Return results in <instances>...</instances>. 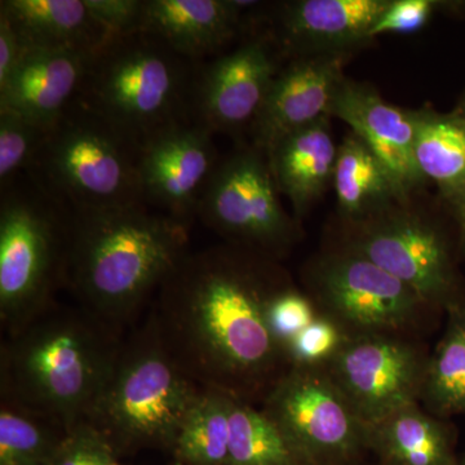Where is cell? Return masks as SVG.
I'll use <instances>...</instances> for the list:
<instances>
[{
  "mask_svg": "<svg viewBox=\"0 0 465 465\" xmlns=\"http://www.w3.org/2000/svg\"><path fill=\"white\" fill-rule=\"evenodd\" d=\"M290 283L275 260L225 243L188 253L150 314L193 381L256 405L291 367L268 320L271 300Z\"/></svg>",
  "mask_w": 465,
  "mask_h": 465,
  "instance_id": "obj_1",
  "label": "cell"
},
{
  "mask_svg": "<svg viewBox=\"0 0 465 465\" xmlns=\"http://www.w3.org/2000/svg\"><path fill=\"white\" fill-rule=\"evenodd\" d=\"M189 228L145 204L72 211L65 284L79 305L124 330L188 255Z\"/></svg>",
  "mask_w": 465,
  "mask_h": 465,
  "instance_id": "obj_2",
  "label": "cell"
},
{
  "mask_svg": "<svg viewBox=\"0 0 465 465\" xmlns=\"http://www.w3.org/2000/svg\"><path fill=\"white\" fill-rule=\"evenodd\" d=\"M122 330L56 302L2 347V399L72 430L90 418L124 347Z\"/></svg>",
  "mask_w": 465,
  "mask_h": 465,
  "instance_id": "obj_3",
  "label": "cell"
},
{
  "mask_svg": "<svg viewBox=\"0 0 465 465\" xmlns=\"http://www.w3.org/2000/svg\"><path fill=\"white\" fill-rule=\"evenodd\" d=\"M202 391L171 353L150 314L124 341L87 421L116 454L143 448L173 450Z\"/></svg>",
  "mask_w": 465,
  "mask_h": 465,
  "instance_id": "obj_4",
  "label": "cell"
},
{
  "mask_svg": "<svg viewBox=\"0 0 465 465\" xmlns=\"http://www.w3.org/2000/svg\"><path fill=\"white\" fill-rule=\"evenodd\" d=\"M198 65L152 34L121 36L92 56L78 101L142 146L168 125L191 121Z\"/></svg>",
  "mask_w": 465,
  "mask_h": 465,
  "instance_id": "obj_5",
  "label": "cell"
},
{
  "mask_svg": "<svg viewBox=\"0 0 465 465\" xmlns=\"http://www.w3.org/2000/svg\"><path fill=\"white\" fill-rule=\"evenodd\" d=\"M139 143L78 100L33 162V182L72 211L143 204Z\"/></svg>",
  "mask_w": 465,
  "mask_h": 465,
  "instance_id": "obj_6",
  "label": "cell"
},
{
  "mask_svg": "<svg viewBox=\"0 0 465 465\" xmlns=\"http://www.w3.org/2000/svg\"><path fill=\"white\" fill-rule=\"evenodd\" d=\"M34 183V182H33ZM70 213L41 186L2 191L0 321L7 336L54 304L65 284Z\"/></svg>",
  "mask_w": 465,
  "mask_h": 465,
  "instance_id": "obj_7",
  "label": "cell"
},
{
  "mask_svg": "<svg viewBox=\"0 0 465 465\" xmlns=\"http://www.w3.org/2000/svg\"><path fill=\"white\" fill-rule=\"evenodd\" d=\"M308 295L320 313L351 336L394 333L420 338L436 309L369 259L342 249L305 273Z\"/></svg>",
  "mask_w": 465,
  "mask_h": 465,
  "instance_id": "obj_8",
  "label": "cell"
},
{
  "mask_svg": "<svg viewBox=\"0 0 465 465\" xmlns=\"http://www.w3.org/2000/svg\"><path fill=\"white\" fill-rule=\"evenodd\" d=\"M278 193L266 153L244 146L219 162L202 195L197 217L226 243L277 262L300 235Z\"/></svg>",
  "mask_w": 465,
  "mask_h": 465,
  "instance_id": "obj_9",
  "label": "cell"
},
{
  "mask_svg": "<svg viewBox=\"0 0 465 465\" xmlns=\"http://www.w3.org/2000/svg\"><path fill=\"white\" fill-rule=\"evenodd\" d=\"M262 409L313 465H341L369 449V427L324 366H291Z\"/></svg>",
  "mask_w": 465,
  "mask_h": 465,
  "instance_id": "obj_10",
  "label": "cell"
},
{
  "mask_svg": "<svg viewBox=\"0 0 465 465\" xmlns=\"http://www.w3.org/2000/svg\"><path fill=\"white\" fill-rule=\"evenodd\" d=\"M351 226L344 249L393 275L436 311L463 307L448 242L436 226L394 206Z\"/></svg>",
  "mask_w": 465,
  "mask_h": 465,
  "instance_id": "obj_11",
  "label": "cell"
},
{
  "mask_svg": "<svg viewBox=\"0 0 465 465\" xmlns=\"http://www.w3.org/2000/svg\"><path fill=\"white\" fill-rule=\"evenodd\" d=\"M430 353L420 338L394 333L351 336L327 372L370 427L420 403Z\"/></svg>",
  "mask_w": 465,
  "mask_h": 465,
  "instance_id": "obj_12",
  "label": "cell"
},
{
  "mask_svg": "<svg viewBox=\"0 0 465 465\" xmlns=\"http://www.w3.org/2000/svg\"><path fill=\"white\" fill-rule=\"evenodd\" d=\"M280 52L268 36H253L231 54L198 65L191 121L210 133L234 134L251 128L280 73Z\"/></svg>",
  "mask_w": 465,
  "mask_h": 465,
  "instance_id": "obj_13",
  "label": "cell"
},
{
  "mask_svg": "<svg viewBox=\"0 0 465 465\" xmlns=\"http://www.w3.org/2000/svg\"><path fill=\"white\" fill-rule=\"evenodd\" d=\"M219 162L213 134L207 128L193 121L168 125L140 148L143 202L191 228Z\"/></svg>",
  "mask_w": 465,
  "mask_h": 465,
  "instance_id": "obj_14",
  "label": "cell"
},
{
  "mask_svg": "<svg viewBox=\"0 0 465 465\" xmlns=\"http://www.w3.org/2000/svg\"><path fill=\"white\" fill-rule=\"evenodd\" d=\"M345 56L296 57L281 69L253 124V146L268 154L289 134L329 119L336 92L345 78Z\"/></svg>",
  "mask_w": 465,
  "mask_h": 465,
  "instance_id": "obj_15",
  "label": "cell"
},
{
  "mask_svg": "<svg viewBox=\"0 0 465 465\" xmlns=\"http://www.w3.org/2000/svg\"><path fill=\"white\" fill-rule=\"evenodd\" d=\"M391 0H298L281 5L271 41L280 54H347L371 41Z\"/></svg>",
  "mask_w": 465,
  "mask_h": 465,
  "instance_id": "obj_16",
  "label": "cell"
},
{
  "mask_svg": "<svg viewBox=\"0 0 465 465\" xmlns=\"http://www.w3.org/2000/svg\"><path fill=\"white\" fill-rule=\"evenodd\" d=\"M331 116L345 122L381 159L403 202L425 182L415 161V110L391 105L370 85L344 78L333 99Z\"/></svg>",
  "mask_w": 465,
  "mask_h": 465,
  "instance_id": "obj_17",
  "label": "cell"
},
{
  "mask_svg": "<svg viewBox=\"0 0 465 465\" xmlns=\"http://www.w3.org/2000/svg\"><path fill=\"white\" fill-rule=\"evenodd\" d=\"M94 54L29 48L5 87L0 109L50 130L78 100Z\"/></svg>",
  "mask_w": 465,
  "mask_h": 465,
  "instance_id": "obj_18",
  "label": "cell"
},
{
  "mask_svg": "<svg viewBox=\"0 0 465 465\" xmlns=\"http://www.w3.org/2000/svg\"><path fill=\"white\" fill-rule=\"evenodd\" d=\"M246 0H143L140 32L152 34L194 64L229 45L243 29V16L259 7Z\"/></svg>",
  "mask_w": 465,
  "mask_h": 465,
  "instance_id": "obj_19",
  "label": "cell"
},
{
  "mask_svg": "<svg viewBox=\"0 0 465 465\" xmlns=\"http://www.w3.org/2000/svg\"><path fill=\"white\" fill-rule=\"evenodd\" d=\"M27 48H51L94 54L112 41L84 0H3Z\"/></svg>",
  "mask_w": 465,
  "mask_h": 465,
  "instance_id": "obj_20",
  "label": "cell"
},
{
  "mask_svg": "<svg viewBox=\"0 0 465 465\" xmlns=\"http://www.w3.org/2000/svg\"><path fill=\"white\" fill-rule=\"evenodd\" d=\"M339 146L329 119L302 128L281 140L268 153L278 191L302 216L332 183Z\"/></svg>",
  "mask_w": 465,
  "mask_h": 465,
  "instance_id": "obj_21",
  "label": "cell"
},
{
  "mask_svg": "<svg viewBox=\"0 0 465 465\" xmlns=\"http://www.w3.org/2000/svg\"><path fill=\"white\" fill-rule=\"evenodd\" d=\"M420 403L403 407L369 427V449L385 465H459L454 428Z\"/></svg>",
  "mask_w": 465,
  "mask_h": 465,
  "instance_id": "obj_22",
  "label": "cell"
},
{
  "mask_svg": "<svg viewBox=\"0 0 465 465\" xmlns=\"http://www.w3.org/2000/svg\"><path fill=\"white\" fill-rule=\"evenodd\" d=\"M332 185L341 215L351 224L403 202L390 171L353 133L339 145Z\"/></svg>",
  "mask_w": 465,
  "mask_h": 465,
  "instance_id": "obj_23",
  "label": "cell"
},
{
  "mask_svg": "<svg viewBox=\"0 0 465 465\" xmlns=\"http://www.w3.org/2000/svg\"><path fill=\"white\" fill-rule=\"evenodd\" d=\"M415 161L460 213L465 211V118L415 110Z\"/></svg>",
  "mask_w": 465,
  "mask_h": 465,
  "instance_id": "obj_24",
  "label": "cell"
},
{
  "mask_svg": "<svg viewBox=\"0 0 465 465\" xmlns=\"http://www.w3.org/2000/svg\"><path fill=\"white\" fill-rule=\"evenodd\" d=\"M231 394L203 388L171 451L177 465H228Z\"/></svg>",
  "mask_w": 465,
  "mask_h": 465,
  "instance_id": "obj_25",
  "label": "cell"
},
{
  "mask_svg": "<svg viewBox=\"0 0 465 465\" xmlns=\"http://www.w3.org/2000/svg\"><path fill=\"white\" fill-rule=\"evenodd\" d=\"M228 465H313L255 403L231 402Z\"/></svg>",
  "mask_w": 465,
  "mask_h": 465,
  "instance_id": "obj_26",
  "label": "cell"
},
{
  "mask_svg": "<svg viewBox=\"0 0 465 465\" xmlns=\"http://www.w3.org/2000/svg\"><path fill=\"white\" fill-rule=\"evenodd\" d=\"M428 363L420 405L442 419L465 415V323L459 312Z\"/></svg>",
  "mask_w": 465,
  "mask_h": 465,
  "instance_id": "obj_27",
  "label": "cell"
},
{
  "mask_svg": "<svg viewBox=\"0 0 465 465\" xmlns=\"http://www.w3.org/2000/svg\"><path fill=\"white\" fill-rule=\"evenodd\" d=\"M67 432L52 419L2 399L0 465H52Z\"/></svg>",
  "mask_w": 465,
  "mask_h": 465,
  "instance_id": "obj_28",
  "label": "cell"
},
{
  "mask_svg": "<svg viewBox=\"0 0 465 465\" xmlns=\"http://www.w3.org/2000/svg\"><path fill=\"white\" fill-rule=\"evenodd\" d=\"M48 131L18 114L0 109V183L3 189L14 183L23 170L29 171Z\"/></svg>",
  "mask_w": 465,
  "mask_h": 465,
  "instance_id": "obj_29",
  "label": "cell"
},
{
  "mask_svg": "<svg viewBox=\"0 0 465 465\" xmlns=\"http://www.w3.org/2000/svg\"><path fill=\"white\" fill-rule=\"evenodd\" d=\"M349 339L341 324L318 313L307 329L287 345L291 366L323 367L331 362Z\"/></svg>",
  "mask_w": 465,
  "mask_h": 465,
  "instance_id": "obj_30",
  "label": "cell"
},
{
  "mask_svg": "<svg viewBox=\"0 0 465 465\" xmlns=\"http://www.w3.org/2000/svg\"><path fill=\"white\" fill-rule=\"evenodd\" d=\"M318 313L320 312L311 296L290 283L271 300L269 326L274 338L287 351V345L316 320Z\"/></svg>",
  "mask_w": 465,
  "mask_h": 465,
  "instance_id": "obj_31",
  "label": "cell"
},
{
  "mask_svg": "<svg viewBox=\"0 0 465 465\" xmlns=\"http://www.w3.org/2000/svg\"><path fill=\"white\" fill-rule=\"evenodd\" d=\"M115 457L106 437L84 421L67 432L52 465H106Z\"/></svg>",
  "mask_w": 465,
  "mask_h": 465,
  "instance_id": "obj_32",
  "label": "cell"
},
{
  "mask_svg": "<svg viewBox=\"0 0 465 465\" xmlns=\"http://www.w3.org/2000/svg\"><path fill=\"white\" fill-rule=\"evenodd\" d=\"M445 3L436 0H391L371 30V38L387 33L410 34L427 25Z\"/></svg>",
  "mask_w": 465,
  "mask_h": 465,
  "instance_id": "obj_33",
  "label": "cell"
},
{
  "mask_svg": "<svg viewBox=\"0 0 465 465\" xmlns=\"http://www.w3.org/2000/svg\"><path fill=\"white\" fill-rule=\"evenodd\" d=\"M92 16L109 33L121 38L139 33L142 27L143 0H84Z\"/></svg>",
  "mask_w": 465,
  "mask_h": 465,
  "instance_id": "obj_34",
  "label": "cell"
},
{
  "mask_svg": "<svg viewBox=\"0 0 465 465\" xmlns=\"http://www.w3.org/2000/svg\"><path fill=\"white\" fill-rule=\"evenodd\" d=\"M27 50L16 27L7 15L0 12V88L7 84Z\"/></svg>",
  "mask_w": 465,
  "mask_h": 465,
  "instance_id": "obj_35",
  "label": "cell"
},
{
  "mask_svg": "<svg viewBox=\"0 0 465 465\" xmlns=\"http://www.w3.org/2000/svg\"><path fill=\"white\" fill-rule=\"evenodd\" d=\"M459 314H460L461 320H463V322L465 323V300L463 302V307H461L460 311H459Z\"/></svg>",
  "mask_w": 465,
  "mask_h": 465,
  "instance_id": "obj_36",
  "label": "cell"
},
{
  "mask_svg": "<svg viewBox=\"0 0 465 465\" xmlns=\"http://www.w3.org/2000/svg\"><path fill=\"white\" fill-rule=\"evenodd\" d=\"M459 465H465V455L464 458H461L460 460H459Z\"/></svg>",
  "mask_w": 465,
  "mask_h": 465,
  "instance_id": "obj_37",
  "label": "cell"
},
{
  "mask_svg": "<svg viewBox=\"0 0 465 465\" xmlns=\"http://www.w3.org/2000/svg\"><path fill=\"white\" fill-rule=\"evenodd\" d=\"M460 115H461V116H464V118H465V101H464L463 109H461Z\"/></svg>",
  "mask_w": 465,
  "mask_h": 465,
  "instance_id": "obj_38",
  "label": "cell"
},
{
  "mask_svg": "<svg viewBox=\"0 0 465 465\" xmlns=\"http://www.w3.org/2000/svg\"><path fill=\"white\" fill-rule=\"evenodd\" d=\"M461 219H463L464 232H465V211L463 213H461Z\"/></svg>",
  "mask_w": 465,
  "mask_h": 465,
  "instance_id": "obj_39",
  "label": "cell"
},
{
  "mask_svg": "<svg viewBox=\"0 0 465 465\" xmlns=\"http://www.w3.org/2000/svg\"><path fill=\"white\" fill-rule=\"evenodd\" d=\"M106 465H121V464H118L116 463V461H110V463L106 464Z\"/></svg>",
  "mask_w": 465,
  "mask_h": 465,
  "instance_id": "obj_40",
  "label": "cell"
},
{
  "mask_svg": "<svg viewBox=\"0 0 465 465\" xmlns=\"http://www.w3.org/2000/svg\"><path fill=\"white\" fill-rule=\"evenodd\" d=\"M174 465H177V464H174Z\"/></svg>",
  "mask_w": 465,
  "mask_h": 465,
  "instance_id": "obj_41",
  "label": "cell"
}]
</instances>
